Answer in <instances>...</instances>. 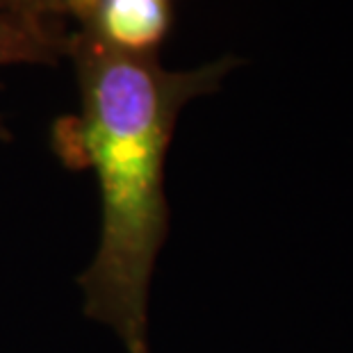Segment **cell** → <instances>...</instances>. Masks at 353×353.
Returning <instances> with one entry per match:
<instances>
[{
    "instance_id": "4",
    "label": "cell",
    "mask_w": 353,
    "mask_h": 353,
    "mask_svg": "<svg viewBox=\"0 0 353 353\" xmlns=\"http://www.w3.org/2000/svg\"><path fill=\"white\" fill-rule=\"evenodd\" d=\"M76 0H0V17L23 19L41 26L71 23V12Z\"/></svg>"
},
{
    "instance_id": "2",
    "label": "cell",
    "mask_w": 353,
    "mask_h": 353,
    "mask_svg": "<svg viewBox=\"0 0 353 353\" xmlns=\"http://www.w3.org/2000/svg\"><path fill=\"white\" fill-rule=\"evenodd\" d=\"M71 23L121 55L160 57L176 26V0H76Z\"/></svg>"
},
{
    "instance_id": "3",
    "label": "cell",
    "mask_w": 353,
    "mask_h": 353,
    "mask_svg": "<svg viewBox=\"0 0 353 353\" xmlns=\"http://www.w3.org/2000/svg\"><path fill=\"white\" fill-rule=\"evenodd\" d=\"M66 26H41L23 19L0 17V66L57 64L69 46ZM0 141H10V130L0 119Z\"/></svg>"
},
{
    "instance_id": "1",
    "label": "cell",
    "mask_w": 353,
    "mask_h": 353,
    "mask_svg": "<svg viewBox=\"0 0 353 353\" xmlns=\"http://www.w3.org/2000/svg\"><path fill=\"white\" fill-rule=\"evenodd\" d=\"M66 57L80 108L50 128V148L71 171L92 169L101 194V242L80 276L85 314L110 326L128 353H148V290L169 232L164 164L178 117L219 89L235 57L169 71L157 57L114 52L71 30Z\"/></svg>"
}]
</instances>
